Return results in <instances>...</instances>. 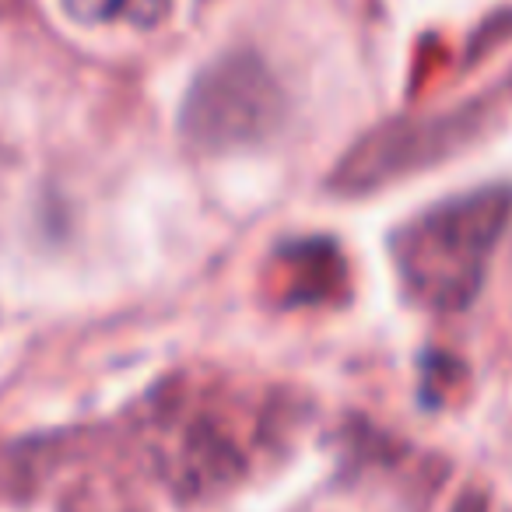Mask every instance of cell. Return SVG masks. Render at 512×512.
Wrapping results in <instances>:
<instances>
[{"label": "cell", "instance_id": "cell-3", "mask_svg": "<svg viewBox=\"0 0 512 512\" xmlns=\"http://www.w3.org/2000/svg\"><path fill=\"white\" fill-rule=\"evenodd\" d=\"M344 285V256L330 239H299L274 253L271 288L281 306H323L341 299Z\"/></svg>", "mask_w": 512, "mask_h": 512}, {"label": "cell", "instance_id": "cell-2", "mask_svg": "<svg viewBox=\"0 0 512 512\" xmlns=\"http://www.w3.org/2000/svg\"><path fill=\"white\" fill-rule=\"evenodd\" d=\"M285 92L256 53H225L193 78L179 113V134L204 155L249 148L278 130Z\"/></svg>", "mask_w": 512, "mask_h": 512}, {"label": "cell", "instance_id": "cell-4", "mask_svg": "<svg viewBox=\"0 0 512 512\" xmlns=\"http://www.w3.org/2000/svg\"><path fill=\"white\" fill-rule=\"evenodd\" d=\"M67 18L78 25H127V29H158L172 15V0H60Z\"/></svg>", "mask_w": 512, "mask_h": 512}, {"label": "cell", "instance_id": "cell-5", "mask_svg": "<svg viewBox=\"0 0 512 512\" xmlns=\"http://www.w3.org/2000/svg\"><path fill=\"white\" fill-rule=\"evenodd\" d=\"M453 512H484V498L477 495V491H467V495L453 505Z\"/></svg>", "mask_w": 512, "mask_h": 512}, {"label": "cell", "instance_id": "cell-1", "mask_svg": "<svg viewBox=\"0 0 512 512\" xmlns=\"http://www.w3.org/2000/svg\"><path fill=\"white\" fill-rule=\"evenodd\" d=\"M512 218L509 186H481L439 200L393 232V271L407 299L432 313H460L477 299Z\"/></svg>", "mask_w": 512, "mask_h": 512}]
</instances>
